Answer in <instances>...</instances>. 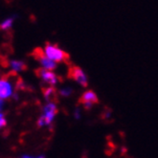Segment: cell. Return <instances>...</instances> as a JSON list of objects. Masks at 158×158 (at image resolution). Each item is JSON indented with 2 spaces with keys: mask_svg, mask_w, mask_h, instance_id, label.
Returning a JSON list of instances; mask_svg holds the SVG:
<instances>
[{
  "mask_svg": "<svg viewBox=\"0 0 158 158\" xmlns=\"http://www.w3.org/2000/svg\"><path fill=\"white\" fill-rule=\"evenodd\" d=\"M44 55L51 60L57 62H69V55L61 50L58 45L47 43L44 47Z\"/></svg>",
  "mask_w": 158,
  "mask_h": 158,
  "instance_id": "6da1fadb",
  "label": "cell"
},
{
  "mask_svg": "<svg viewBox=\"0 0 158 158\" xmlns=\"http://www.w3.org/2000/svg\"><path fill=\"white\" fill-rule=\"evenodd\" d=\"M58 113V108L53 102L49 103L43 107L42 114L38 121V126L40 127L44 126H50L54 121L55 116Z\"/></svg>",
  "mask_w": 158,
  "mask_h": 158,
  "instance_id": "7a4b0ae2",
  "label": "cell"
},
{
  "mask_svg": "<svg viewBox=\"0 0 158 158\" xmlns=\"http://www.w3.org/2000/svg\"><path fill=\"white\" fill-rule=\"evenodd\" d=\"M68 77L74 81H76L77 82H79L83 87H86L88 85L87 78L85 76V72H83L79 66H71L68 71Z\"/></svg>",
  "mask_w": 158,
  "mask_h": 158,
  "instance_id": "3957f363",
  "label": "cell"
},
{
  "mask_svg": "<svg viewBox=\"0 0 158 158\" xmlns=\"http://www.w3.org/2000/svg\"><path fill=\"white\" fill-rule=\"evenodd\" d=\"M79 102L81 105L85 106V109L88 110L92 107V106H94L99 103V99H98L97 95L92 90H88V91H85L81 95Z\"/></svg>",
  "mask_w": 158,
  "mask_h": 158,
  "instance_id": "277c9868",
  "label": "cell"
},
{
  "mask_svg": "<svg viewBox=\"0 0 158 158\" xmlns=\"http://www.w3.org/2000/svg\"><path fill=\"white\" fill-rule=\"evenodd\" d=\"M14 95V85L9 79H0V99L6 100Z\"/></svg>",
  "mask_w": 158,
  "mask_h": 158,
  "instance_id": "5b68a950",
  "label": "cell"
},
{
  "mask_svg": "<svg viewBox=\"0 0 158 158\" xmlns=\"http://www.w3.org/2000/svg\"><path fill=\"white\" fill-rule=\"evenodd\" d=\"M35 54H36V59L39 60L40 65L42 66L43 69L52 71V70H54L56 67H57V63L46 57V56L44 55L43 50H41V49L36 50Z\"/></svg>",
  "mask_w": 158,
  "mask_h": 158,
  "instance_id": "8992f818",
  "label": "cell"
},
{
  "mask_svg": "<svg viewBox=\"0 0 158 158\" xmlns=\"http://www.w3.org/2000/svg\"><path fill=\"white\" fill-rule=\"evenodd\" d=\"M38 76L47 85H49L50 86L55 85L56 83L58 82V77L55 73H53L52 71L49 70H45L43 68L39 69L38 71Z\"/></svg>",
  "mask_w": 158,
  "mask_h": 158,
  "instance_id": "52a82bcc",
  "label": "cell"
},
{
  "mask_svg": "<svg viewBox=\"0 0 158 158\" xmlns=\"http://www.w3.org/2000/svg\"><path fill=\"white\" fill-rule=\"evenodd\" d=\"M25 63L21 60H14L10 61V68L14 71V72H20L23 71L25 69Z\"/></svg>",
  "mask_w": 158,
  "mask_h": 158,
  "instance_id": "ba28073f",
  "label": "cell"
},
{
  "mask_svg": "<svg viewBox=\"0 0 158 158\" xmlns=\"http://www.w3.org/2000/svg\"><path fill=\"white\" fill-rule=\"evenodd\" d=\"M55 93H56V90L52 86H48V87H46V88L43 89L44 97L47 101H50L53 97H55Z\"/></svg>",
  "mask_w": 158,
  "mask_h": 158,
  "instance_id": "9c48e42d",
  "label": "cell"
},
{
  "mask_svg": "<svg viewBox=\"0 0 158 158\" xmlns=\"http://www.w3.org/2000/svg\"><path fill=\"white\" fill-rule=\"evenodd\" d=\"M13 23H14L13 17L6 18V19H4L1 23H0V28H1L2 30H8L13 26Z\"/></svg>",
  "mask_w": 158,
  "mask_h": 158,
  "instance_id": "30bf717a",
  "label": "cell"
},
{
  "mask_svg": "<svg viewBox=\"0 0 158 158\" xmlns=\"http://www.w3.org/2000/svg\"><path fill=\"white\" fill-rule=\"evenodd\" d=\"M72 92H73V90L71 89V88H62V89H60V94L61 95V96H63V97H68V96H70L71 94H72Z\"/></svg>",
  "mask_w": 158,
  "mask_h": 158,
  "instance_id": "8fae6325",
  "label": "cell"
},
{
  "mask_svg": "<svg viewBox=\"0 0 158 158\" xmlns=\"http://www.w3.org/2000/svg\"><path fill=\"white\" fill-rule=\"evenodd\" d=\"M7 125V120L2 112H0V128L4 127Z\"/></svg>",
  "mask_w": 158,
  "mask_h": 158,
  "instance_id": "7c38bea8",
  "label": "cell"
},
{
  "mask_svg": "<svg viewBox=\"0 0 158 158\" xmlns=\"http://www.w3.org/2000/svg\"><path fill=\"white\" fill-rule=\"evenodd\" d=\"M20 158H45L44 155H31V154H23Z\"/></svg>",
  "mask_w": 158,
  "mask_h": 158,
  "instance_id": "4fadbf2b",
  "label": "cell"
},
{
  "mask_svg": "<svg viewBox=\"0 0 158 158\" xmlns=\"http://www.w3.org/2000/svg\"><path fill=\"white\" fill-rule=\"evenodd\" d=\"M3 107H4V100L0 99V112H1V111H2Z\"/></svg>",
  "mask_w": 158,
  "mask_h": 158,
  "instance_id": "5bb4252c",
  "label": "cell"
},
{
  "mask_svg": "<svg viewBox=\"0 0 158 158\" xmlns=\"http://www.w3.org/2000/svg\"><path fill=\"white\" fill-rule=\"evenodd\" d=\"M79 112H80L79 110H76V112H75V117H76L77 119H79V118H80V113H79Z\"/></svg>",
  "mask_w": 158,
  "mask_h": 158,
  "instance_id": "9a60e30c",
  "label": "cell"
}]
</instances>
